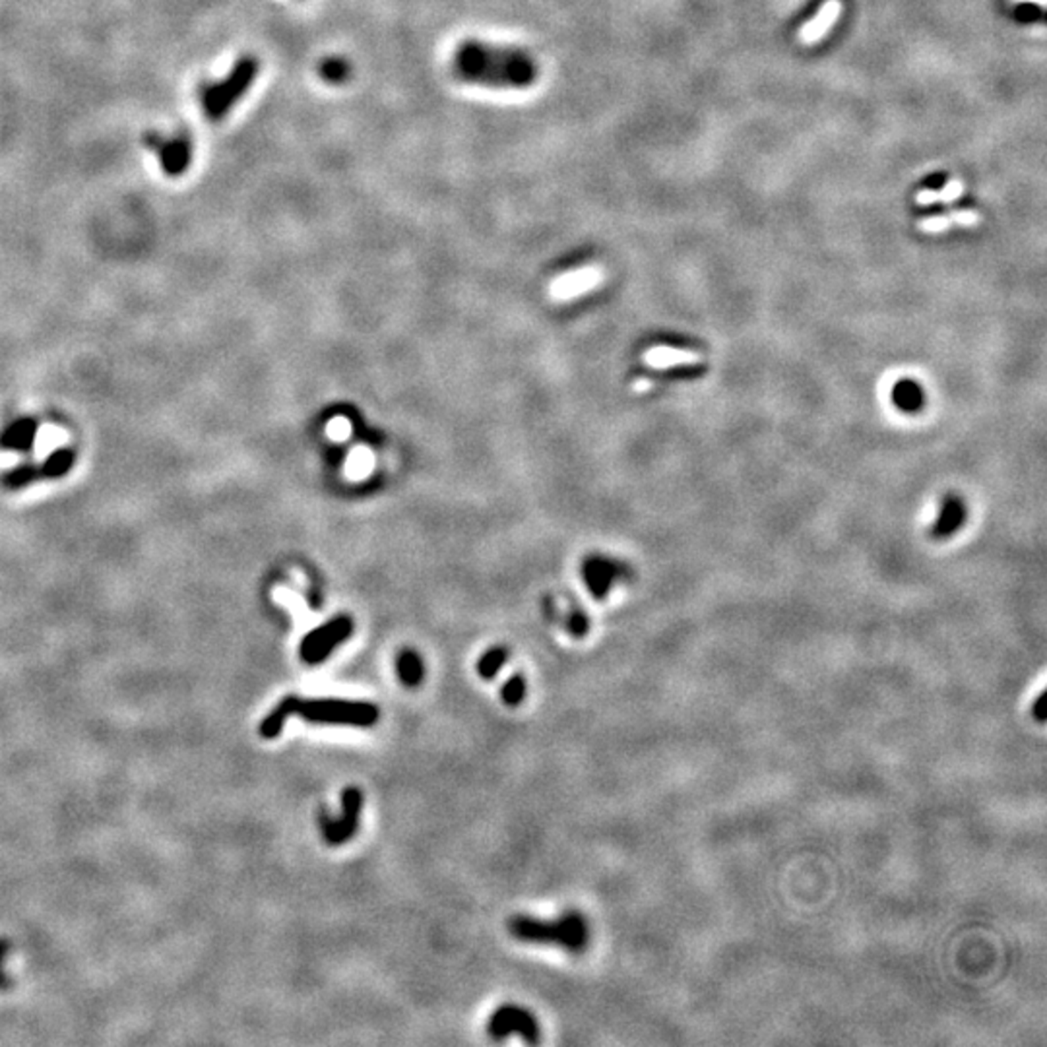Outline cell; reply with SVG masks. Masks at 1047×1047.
Wrapping results in <instances>:
<instances>
[{
    "instance_id": "2",
    "label": "cell",
    "mask_w": 1047,
    "mask_h": 1047,
    "mask_svg": "<svg viewBox=\"0 0 1047 1047\" xmlns=\"http://www.w3.org/2000/svg\"><path fill=\"white\" fill-rule=\"evenodd\" d=\"M291 716H299L314 726H343L365 729L379 724L381 710L374 703H365V700L301 698L295 695H287L260 721V737L276 739Z\"/></svg>"
},
{
    "instance_id": "1",
    "label": "cell",
    "mask_w": 1047,
    "mask_h": 1047,
    "mask_svg": "<svg viewBox=\"0 0 1047 1047\" xmlns=\"http://www.w3.org/2000/svg\"><path fill=\"white\" fill-rule=\"evenodd\" d=\"M453 75L464 83L493 90H526L539 78L536 57L526 49L466 39L453 55Z\"/></svg>"
},
{
    "instance_id": "6",
    "label": "cell",
    "mask_w": 1047,
    "mask_h": 1047,
    "mask_svg": "<svg viewBox=\"0 0 1047 1047\" xmlns=\"http://www.w3.org/2000/svg\"><path fill=\"white\" fill-rule=\"evenodd\" d=\"M363 811V793L359 788H345L342 791V813L340 816H332L328 811H322L319 815V824L322 831V838L330 846H342L350 842L351 838L359 831Z\"/></svg>"
},
{
    "instance_id": "9",
    "label": "cell",
    "mask_w": 1047,
    "mask_h": 1047,
    "mask_svg": "<svg viewBox=\"0 0 1047 1047\" xmlns=\"http://www.w3.org/2000/svg\"><path fill=\"white\" fill-rule=\"evenodd\" d=\"M39 425L31 417H18L0 433V448L8 453H29L35 445Z\"/></svg>"
},
{
    "instance_id": "3",
    "label": "cell",
    "mask_w": 1047,
    "mask_h": 1047,
    "mask_svg": "<svg viewBox=\"0 0 1047 1047\" xmlns=\"http://www.w3.org/2000/svg\"><path fill=\"white\" fill-rule=\"evenodd\" d=\"M508 933L531 945H553L569 952H584L590 945V925L579 912H567L557 919L515 916L508 919Z\"/></svg>"
},
{
    "instance_id": "10",
    "label": "cell",
    "mask_w": 1047,
    "mask_h": 1047,
    "mask_svg": "<svg viewBox=\"0 0 1047 1047\" xmlns=\"http://www.w3.org/2000/svg\"><path fill=\"white\" fill-rule=\"evenodd\" d=\"M840 12H842L840 0H826V3L821 6L819 12H816V16L811 18L809 22L801 28V31H799L801 43L803 45L819 43V41L834 28L838 18H840Z\"/></svg>"
},
{
    "instance_id": "23",
    "label": "cell",
    "mask_w": 1047,
    "mask_h": 1047,
    "mask_svg": "<svg viewBox=\"0 0 1047 1047\" xmlns=\"http://www.w3.org/2000/svg\"><path fill=\"white\" fill-rule=\"evenodd\" d=\"M10 952V942L6 939H0V991L10 988V978L3 972V962Z\"/></svg>"
},
{
    "instance_id": "21",
    "label": "cell",
    "mask_w": 1047,
    "mask_h": 1047,
    "mask_svg": "<svg viewBox=\"0 0 1047 1047\" xmlns=\"http://www.w3.org/2000/svg\"><path fill=\"white\" fill-rule=\"evenodd\" d=\"M588 628H590V623H588V617L584 615V611L574 610V611L569 615V621H567V631H569V633H571L574 638H582V636L588 634Z\"/></svg>"
},
{
    "instance_id": "22",
    "label": "cell",
    "mask_w": 1047,
    "mask_h": 1047,
    "mask_svg": "<svg viewBox=\"0 0 1047 1047\" xmlns=\"http://www.w3.org/2000/svg\"><path fill=\"white\" fill-rule=\"evenodd\" d=\"M949 216L952 219V224L962 227H976L981 219V216L978 212H973V209H956V212H950Z\"/></svg>"
},
{
    "instance_id": "15",
    "label": "cell",
    "mask_w": 1047,
    "mask_h": 1047,
    "mask_svg": "<svg viewBox=\"0 0 1047 1047\" xmlns=\"http://www.w3.org/2000/svg\"><path fill=\"white\" fill-rule=\"evenodd\" d=\"M962 194H964V183H962L960 179H950L945 186L941 188V191H929V188H925V191H919L916 194V204H919V206H931V204H937V202L952 204V202H956Z\"/></svg>"
},
{
    "instance_id": "5",
    "label": "cell",
    "mask_w": 1047,
    "mask_h": 1047,
    "mask_svg": "<svg viewBox=\"0 0 1047 1047\" xmlns=\"http://www.w3.org/2000/svg\"><path fill=\"white\" fill-rule=\"evenodd\" d=\"M351 634L353 619L348 615H340L336 619H330L303 636V641L299 644V657L307 665H320L327 662L328 656L336 650L340 644L348 641Z\"/></svg>"
},
{
    "instance_id": "14",
    "label": "cell",
    "mask_w": 1047,
    "mask_h": 1047,
    "mask_svg": "<svg viewBox=\"0 0 1047 1047\" xmlns=\"http://www.w3.org/2000/svg\"><path fill=\"white\" fill-rule=\"evenodd\" d=\"M39 466L43 481L62 479L76 466V453L72 448H59L55 453H51Z\"/></svg>"
},
{
    "instance_id": "19",
    "label": "cell",
    "mask_w": 1047,
    "mask_h": 1047,
    "mask_svg": "<svg viewBox=\"0 0 1047 1047\" xmlns=\"http://www.w3.org/2000/svg\"><path fill=\"white\" fill-rule=\"evenodd\" d=\"M526 690H528L526 679H524V675H520V673H515L500 689L502 703L510 708L522 705L524 698H526Z\"/></svg>"
},
{
    "instance_id": "7",
    "label": "cell",
    "mask_w": 1047,
    "mask_h": 1047,
    "mask_svg": "<svg viewBox=\"0 0 1047 1047\" xmlns=\"http://www.w3.org/2000/svg\"><path fill=\"white\" fill-rule=\"evenodd\" d=\"M487 1035L491 1040L500 1042L508 1035L516 1034L526 1043H538L541 1040L539 1022L533 1014L516 1004H502L487 1020Z\"/></svg>"
},
{
    "instance_id": "18",
    "label": "cell",
    "mask_w": 1047,
    "mask_h": 1047,
    "mask_svg": "<svg viewBox=\"0 0 1047 1047\" xmlns=\"http://www.w3.org/2000/svg\"><path fill=\"white\" fill-rule=\"evenodd\" d=\"M320 76L328 83H343L351 75L350 62L342 57H328L320 62Z\"/></svg>"
},
{
    "instance_id": "11",
    "label": "cell",
    "mask_w": 1047,
    "mask_h": 1047,
    "mask_svg": "<svg viewBox=\"0 0 1047 1047\" xmlns=\"http://www.w3.org/2000/svg\"><path fill=\"white\" fill-rule=\"evenodd\" d=\"M396 673L405 687H419L425 679V664L423 657L419 656L412 648H405L396 656Z\"/></svg>"
},
{
    "instance_id": "17",
    "label": "cell",
    "mask_w": 1047,
    "mask_h": 1047,
    "mask_svg": "<svg viewBox=\"0 0 1047 1047\" xmlns=\"http://www.w3.org/2000/svg\"><path fill=\"white\" fill-rule=\"evenodd\" d=\"M508 662V650L502 646H495V648H489L487 652H484L477 659V673L484 681H491L495 679L497 673L500 672L505 664Z\"/></svg>"
},
{
    "instance_id": "24",
    "label": "cell",
    "mask_w": 1047,
    "mask_h": 1047,
    "mask_svg": "<svg viewBox=\"0 0 1047 1047\" xmlns=\"http://www.w3.org/2000/svg\"><path fill=\"white\" fill-rule=\"evenodd\" d=\"M365 458L366 456H358V458L353 460V464H351L353 474H363V471H365Z\"/></svg>"
},
{
    "instance_id": "4",
    "label": "cell",
    "mask_w": 1047,
    "mask_h": 1047,
    "mask_svg": "<svg viewBox=\"0 0 1047 1047\" xmlns=\"http://www.w3.org/2000/svg\"><path fill=\"white\" fill-rule=\"evenodd\" d=\"M258 59L247 55L235 62V67L225 80L206 86L202 90V107L206 119H224L233 109V105L248 91L250 83L258 76Z\"/></svg>"
},
{
    "instance_id": "13",
    "label": "cell",
    "mask_w": 1047,
    "mask_h": 1047,
    "mask_svg": "<svg viewBox=\"0 0 1047 1047\" xmlns=\"http://www.w3.org/2000/svg\"><path fill=\"white\" fill-rule=\"evenodd\" d=\"M39 481H43V476H41V466L31 464V462H24L20 466L10 468V469L3 471V476H0V485H3L6 491H22V489H28L29 485L39 484Z\"/></svg>"
},
{
    "instance_id": "12",
    "label": "cell",
    "mask_w": 1047,
    "mask_h": 1047,
    "mask_svg": "<svg viewBox=\"0 0 1047 1047\" xmlns=\"http://www.w3.org/2000/svg\"><path fill=\"white\" fill-rule=\"evenodd\" d=\"M646 363L654 369H669V366L679 365H697L700 363V353L689 350H673V348H654L646 353Z\"/></svg>"
},
{
    "instance_id": "25",
    "label": "cell",
    "mask_w": 1047,
    "mask_h": 1047,
    "mask_svg": "<svg viewBox=\"0 0 1047 1047\" xmlns=\"http://www.w3.org/2000/svg\"><path fill=\"white\" fill-rule=\"evenodd\" d=\"M1014 3H1034V4L1045 6V0H1014Z\"/></svg>"
},
{
    "instance_id": "8",
    "label": "cell",
    "mask_w": 1047,
    "mask_h": 1047,
    "mask_svg": "<svg viewBox=\"0 0 1047 1047\" xmlns=\"http://www.w3.org/2000/svg\"><path fill=\"white\" fill-rule=\"evenodd\" d=\"M160 155L161 169L169 177L183 175L193 161V138L186 130L179 132L171 140H161V144L154 150Z\"/></svg>"
},
{
    "instance_id": "16",
    "label": "cell",
    "mask_w": 1047,
    "mask_h": 1047,
    "mask_svg": "<svg viewBox=\"0 0 1047 1047\" xmlns=\"http://www.w3.org/2000/svg\"><path fill=\"white\" fill-rule=\"evenodd\" d=\"M584 579L595 598H602L605 590L610 588L611 569L602 561H588L584 567Z\"/></svg>"
},
{
    "instance_id": "20",
    "label": "cell",
    "mask_w": 1047,
    "mask_h": 1047,
    "mask_svg": "<svg viewBox=\"0 0 1047 1047\" xmlns=\"http://www.w3.org/2000/svg\"><path fill=\"white\" fill-rule=\"evenodd\" d=\"M952 225L950 216H929L917 222V229L924 233H945Z\"/></svg>"
}]
</instances>
